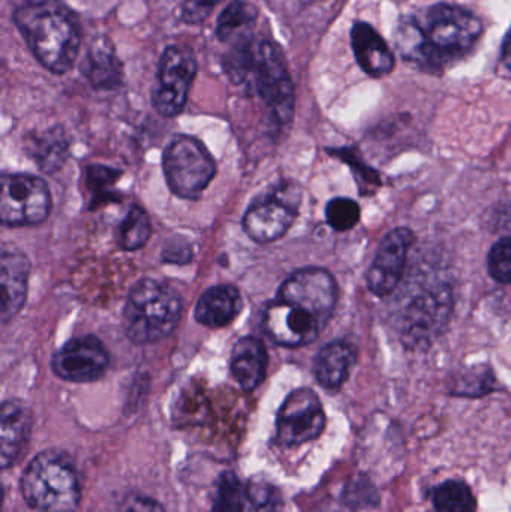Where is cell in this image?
<instances>
[{
	"label": "cell",
	"instance_id": "12",
	"mask_svg": "<svg viewBox=\"0 0 511 512\" xmlns=\"http://www.w3.org/2000/svg\"><path fill=\"white\" fill-rule=\"evenodd\" d=\"M110 357L101 340L93 336L69 340L54 352L51 369L63 381L93 382L107 372Z\"/></svg>",
	"mask_w": 511,
	"mask_h": 512
},
{
	"label": "cell",
	"instance_id": "22",
	"mask_svg": "<svg viewBox=\"0 0 511 512\" xmlns=\"http://www.w3.org/2000/svg\"><path fill=\"white\" fill-rule=\"evenodd\" d=\"M81 72L95 89L113 90L122 83V66L108 45H93L81 65Z\"/></svg>",
	"mask_w": 511,
	"mask_h": 512
},
{
	"label": "cell",
	"instance_id": "29",
	"mask_svg": "<svg viewBox=\"0 0 511 512\" xmlns=\"http://www.w3.org/2000/svg\"><path fill=\"white\" fill-rule=\"evenodd\" d=\"M164 261L170 264H186L194 258L191 243L186 242L182 237H174L167 243L164 249Z\"/></svg>",
	"mask_w": 511,
	"mask_h": 512
},
{
	"label": "cell",
	"instance_id": "30",
	"mask_svg": "<svg viewBox=\"0 0 511 512\" xmlns=\"http://www.w3.org/2000/svg\"><path fill=\"white\" fill-rule=\"evenodd\" d=\"M488 227L495 234H503V237H511V204H501L491 210L486 219Z\"/></svg>",
	"mask_w": 511,
	"mask_h": 512
},
{
	"label": "cell",
	"instance_id": "10",
	"mask_svg": "<svg viewBox=\"0 0 511 512\" xmlns=\"http://www.w3.org/2000/svg\"><path fill=\"white\" fill-rule=\"evenodd\" d=\"M326 427L323 405L314 391L299 388L282 403L276 418V441L293 448L320 438Z\"/></svg>",
	"mask_w": 511,
	"mask_h": 512
},
{
	"label": "cell",
	"instance_id": "31",
	"mask_svg": "<svg viewBox=\"0 0 511 512\" xmlns=\"http://www.w3.org/2000/svg\"><path fill=\"white\" fill-rule=\"evenodd\" d=\"M123 512H165L159 502L153 499L146 498V496H134L126 502Z\"/></svg>",
	"mask_w": 511,
	"mask_h": 512
},
{
	"label": "cell",
	"instance_id": "25",
	"mask_svg": "<svg viewBox=\"0 0 511 512\" xmlns=\"http://www.w3.org/2000/svg\"><path fill=\"white\" fill-rule=\"evenodd\" d=\"M152 234L149 216L141 207H132L117 230V245L126 252L138 251L149 242Z\"/></svg>",
	"mask_w": 511,
	"mask_h": 512
},
{
	"label": "cell",
	"instance_id": "20",
	"mask_svg": "<svg viewBox=\"0 0 511 512\" xmlns=\"http://www.w3.org/2000/svg\"><path fill=\"white\" fill-rule=\"evenodd\" d=\"M266 346L255 337H243L234 345L231 354V373L245 391H254L266 378Z\"/></svg>",
	"mask_w": 511,
	"mask_h": 512
},
{
	"label": "cell",
	"instance_id": "2",
	"mask_svg": "<svg viewBox=\"0 0 511 512\" xmlns=\"http://www.w3.org/2000/svg\"><path fill=\"white\" fill-rule=\"evenodd\" d=\"M225 71L234 84L249 87L263 99L276 125L291 122L294 86L278 45L254 38L234 44L225 59Z\"/></svg>",
	"mask_w": 511,
	"mask_h": 512
},
{
	"label": "cell",
	"instance_id": "24",
	"mask_svg": "<svg viewBox=\"0 0 511 512\" xmlns=\"http://www.w3.org/2000/svg\"><path fill=\"white\" fill-rule=\"evenodd\" d=\"M435 512H474L476 499L464 481L450 480L438 486L432 495Z\"/></svg>",
	"mask_w": 511,
	"mask_h": 512
},
{
	"label": "cell",
	"instance_id": "21",
	"mask_svg": "<svg viewBox=\"0 0 511 512\" xmlns=\"http://www.w3.org/2000/svg\"><path fill=\"white\" fill-rule=\"evenodd\" d=\"M354 364L356 352L348 343H329L315 358V378L326 390H338L347 381Z\"/></svg>",
	"mask_w": 511,
	"mask_h": 512
},
{
	"label": "cell",
	"instance_id": "13",
	"mask_svg": "<svg viewBox=\"0 0 511 512\" xmlns=\"http://www.w3.org/2000/svg\"><path fill=\"white\" fill-rule=\"evenodd\" d=\"M281 495L266 481H242L234 474L219 478L212 512H279Z\"/></svg>",
	"mask_w": 511,
	"mask_h": 512
},
{
	"label": "cell",
	"instance_id": "18",
	"mask_svg": "<svg viewBox=\"0 0 511 512\" xmlns=\"http://www.w3.org/2000/svg\"><path fill=\"white\" fill-rule=\"evenodd\" d=\"M351 44L360 68L371 77H384L395 69L389 45L371 24L357 21L351 29Z\"/></svg>",
	"mask_w": 511,
	"mask_h": 512
},
{
	"label": "cell",
	"instance_id": "7",
	"mask_svg": "<svg viewBox=\"0 0 511 512\" xmlns=\"http://www.w3.org/2000/svg\"><path fill=\"white\" fill-rule=\"evenodd\" d=\"M302 192L297 185H281L261 195L246 210L243 230L249 239L266 245L285 236L299 215Z\"/></svg>",
	"mask_w": 511,
	"mask_h": 512
},
{
	"label": "cell",
	"instance_id": "4",
	"mask_svg": "<svg viewBox=\"0 0 511 512\" xmlns=\"http://www.w3.org/2000/svg\"><path fill=\"white\" fill-rule=\"evenodd\" d=\"M182 315V298L161 280L141 279L123 309L126 336L138 345L158 342L173 333Z\"/></svg>",
	"mask_w": 511,
	"mask_h": 512
},
{
	"label": "cell",
	"instance_id": "26",
	"mask_svg": "<svg viewBox=\"0 0 511 512\" xmlns=\"http://www.w3.org/2000/svg\"><path fill=\"white\" fill-rule=\"evenodd\" d=\"M327 224L339 233L353 230L360 221V207L350 198H333L326 209Z\"/></svg>",
	"mask_w": 511,
	"mask_h": 512
},
{
	"label": "cell",
	"instance_id": "6",
	"mask_svg": "<svg viewBox=\"0 0 511 512\" xmlns=\"http://www.w3.org/2000/svg\"><path fill=\"white\" fill-rule=\"evenodd\" d=\"M168 188L180 198H197L210 185L216 164L200 140L176 135L168 144L162 159Z\"/></svg>",
	"mask_w": 511,
	"mask_h": 512
},
{
	"label": "cell",
	"instance_id": "27",
	"mask_svg": "<svg viewBox=\"0 0 511 512\" xmlns=\"http://www.w3.org/2000/svg\"><path fill=\"white\" fill-rule=\"evenodd\" d=\"M488 268L497 282L511 283V237H503L488 256Z\"/></svg>",
	"mask_w": 511,
	"mask_h": 512
},
{
	"label": "cell",
	"instance_id": "19",
	"mask_svg": "<svg viewBox=\"0 0 511 512\" xmlns=\"http://www.w3.org/2000/svg\"><path fill=\"white\" fill-rule=\"evenodd\" d=\"M242 310V295L231 285L207 289L195 307V319L207 328H222L234 321Z\"/></svg>",
	"mask_w": 511,
	"mask_h": 512
},
{
	"label": "cell",
	"instance_id": "28",
	"mask_svg": "<svg viewBox=\"0 0 511 512\" xmlns=\"http://www.w3.org/2000/svg\"><path fill=\"white\" fill-rule=\"evenodd\" d=\"M221 0H185L180 6V20L186 24H198L206 20Z\"/></svg>",
	"mask_w": 511,
	"mask_h": 512
},
{
	"label": "cell",
	"instance_id": "11",
	"mask_svg": "<svg viewBox=\"0 0 511 512\" xmlns=\"http://www.w3.org/2000/svg\"><path fill=\"white\" fill-rule=\"evenodd\" d=\"M197 74V60L185 48L168 47L159 62L158 86L153 105L161 116L176 117L182 113Z\"/></svg>",
	"mask_w": 511,
	"mask_h": 512
},
{
	"label": "cell",
	"instance_id": "23",
	"mask_svg": "<svg viewBox=\"0 0 511 512\" xmlns=\"http://www.w3.org/2000/svg\"><path fill=\"white\" fill-rule=\"evenodd\" d=\"M258 11L251 3L234 0L222 11L216 26V35L222 42H239L251 38L252 27L257 21Z\"/></svg>",
	"mask_w": 511,
	"mask_h": 512
},
{
	"label": "cell",
	"instance_id": "15",
	"mask_svg": "<svg viewBox=\"0 0 511 512\" xmlns=\"http://www.w3.org/2000/svg\"><path fill=\"white\" fill-rule=\"evenodd\" d=\"M263 322L267 336L284 348L308 345L323 330L314 318L279 298L266 307Z\"/></svg>",
	"mask_w": 511,
	"mask_h": 512
},
{
	"label": "cell",
	"instance_id": "8",
	"mask_svg": "<svg viewBox=\"0 0 511 512\" xmlns=\"http://www.w3.org/2000/svg\"><path fill=\"white\" fill-rule=\"evenodd\" d=\"M51 195L47 183L27 174H3L0 219L8 227L41 224L50 215Z\"/></svg>",
	"mask_w": 511,
	"mask_h": 512
},
{
	"label": "cell",
	"instance_id": "32",
	"mask_svg": "<svg viewBox=\"0 0 511 512\" xmlns=\"http://www.w3.org/2000/svg\"><path fill=\"white\" fill-rule=\"evenodd\" d=\"M501 60H503V65L511 71V30L509 35H507V38L504 39L503 51H501Z\"/></svg>",
	"mask_w": 511,
	"mask_h": 512
},
{
	"label": "cell",
	"instance_id": "16",
	"mask_svg": "<svg viewBox=\"0 0 511 512\" xmlns=\"http://www.w3.org/2000/svg\"><path fill=\"white\" fill-rule=\"evenodd\" d=\"M30 264L26 255L15 249H3L0 258V280H2V300L0 316L3 324H8L23 307L27 295Z\"/></svg>",
	"mask_w": 511,
	"mask_h": 512
},
{
	"label": "cell",
	"instance_id": "9",
	"mask_svg": "<svg viewBox=\"0 0 511 512\" xmlns=\"http://www.w3.org/2000/svg\"><path fill=\"white\" fill-rule=\"evenodd\" d=\"M278 298L293 304L324 328L338 303V285L335 277L324 268H303L282 283Z\"/></svg>",
	"mask_w": 511,
	"mask_h": 512
},
{
	"label": "cell",
	"instance_id": "1",
	"mask_svg": "<svg viewBox=\"0 0 511 512\" xmlns=\"http://www.w3.org/2000/svg\"><path fill=\"white\" fill-rule=\"evenodd\" d=\"M483 35V23L462 6L438 3L402 18L396 45L405 62L438 72L465 59Z\"/></svg>",
	"mask_w": 511,
	"mask_h": 512
},
{
	"label": "cell",
	"instance_id": "3",
	"mask_svg": "<svg viewBox=\"0 0 511 512\" xmlns=\"http://www.w3.org/2000/svg\"><path fill=\"white\" fill-rule=\"evenodd\" d=\"M33 56L54 74H65L80 53L81 27L77 15L57 0H36L14 14Z\"/></svg>",
	"mask_w": 511,
	"mask_h": 512
},
{
	"label": "cell",
	"instance_id": "14",
	"mask_svg": "<svg viewBox=\"0 0 511 512\" xmlns=\"http://www.w3.org/2000/svg\"><path fill=\"white\" fill-rule=\"evenodd\" d=\"M413 242V234L407 228H398L384 237L366 274V282L372 294L387 297L398 288Z\"/></svg>",
	"mask_w": 511,
	"mask_h": 512
},
{
	"label": "cell",
	"instance_id": "5",
	"mask_svg": "<svg viewBox=\"0 0 511 512\" xmlns=\"http://www.w3.org/2000/svg\"><path fill=\"white\" fill-rule=\"evenodd\" d=\"M21 493L27 505L35 510L75 512L81 499L77 469L65 453L45 451L24 471Z\"/></svg>",
	"mask_w": 511,
	"mask_h": 512
},
{
	"label": "cell",
	"instance_id": "17",
	"mask_svg": "<svg viewBox=\"0 0 511 512\" xmlns=\"http://www.w3.org/2000/svg\"><path fill=\"white\" fill-rule=\"evenodd\" d=\"M2 436H0V465L11 468L23 453L30 430H32V412L21 400H5L0 418Z\"/></svg>",
	"mask_w": 511,
	"mask_h": 512
}]
</instances>
